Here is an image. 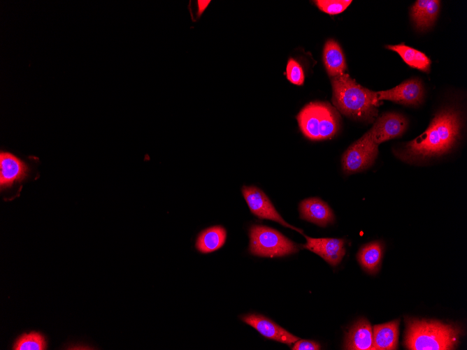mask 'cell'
<instances>
[{
    "mask_svg": "<svg viewBox=\"0 0 467 350\" xmlns=\"http://www.w3.org/2000/svg\"><path fill=\"white\" fill-rule=\"evenodd\" d=\"M461 113L453 108L442 110L421 135L407 143L398 154L408 162L424 161L442 156L457 143L461 130Z\"/></svg>",
    "mask_w": 467,
    "mask_h": 350,
    "instance_id": "6da1fadb",
    "label": "cell"
},
{
    "mask_svg": "<svg viewBox=\"0 0 467 350\" xmlns=\"http://www.w3.org/2000/svg\"><path fill=\"white\" fill-rule=\"evenodd\" d=\"M332 101L344 115L359 121L374 122L381 104L377 92L359 85L347 73L331 78Z\"/></svg>",
    "mask_w": 467,
    "mask_h": 350,
    "instance_id": "7a4b0ae2",
    "label": "cell"
},
{
    "mask_svg": "<svg viewBox=\"0 0 467 350\" xmlns=\"http://www.w3.org/2000/svg\"><path fill=\"white\" fill-rule=\"evenodd\" d=\"M405 346L410 350H450L458 343L461 330L456 326L426 319L405 320Z\"/></svg>",
    "mask_w": 467,
    "mask_h": 350,
    "instance_id": "3957f363",
    "label": "cell"
},
{
    "mask_svg": "<svg viewBox=\"0 0 467 350\" xmlns=\"http://www.w3.org/2000/svg\"><path fill=\"white\" fill-rule=\"evenodd\" d=\"M302 133L308 139L320 140L334 136L339 131L340 117L329 103L310 102L296 116Z\"/></svg>",
    "mask_w": 467,
    "mask_h": 350,
    "instance_id": "277c9868",
    "label": "cell"
},
{
    "mask_svg": "<svg viewBox=\"0 0 467 350\" xmlns=\"http://www.w3.org/2000/svg\"><path fill=\"white\" fill-rule=\"evenodd\" d=\"M249 251L257 256H285L299 251L296 244L275 229L253 225L249 231Z\"/></svg>",
    "mask_w": 467,
    "mask_h": 350,
    "instance_id": "5b68a950",
    "label": "cell"
},
{
    "mask_svg": "<svg viewBox=\"0 0 467 350\" xmlns=\"http://www.w3.org/2000/svg\"><path fill=\"white\" fill-rule=\"evenodd\" d=\"M378 146L369 130L344 152L341 159L344 173L349 175L369 168L377 158Z\"/></svg>",
    "mask_w": 467,
    "mask_h": 350,
    "instance_id": "8992f818",
    "label": "cell"
},
{
    "mask_svg": "<svg viewBox=\"0 0 467 350\" xmlns=\"http://www.w3.org/2000/svg\"><path fill=\"white\" fill-rule=\"evenodd\" d=\"M243 196L250 208V212L261 219H269L290 228L301 234L302 230L287 223L274 207L265 193L255 186H243Z\"/></svg>",
    "mask_w": 467,
    "mask_h": 350,
    "instance_id": "52a82bcc",
    "label": "cell"
},
{
    "mask_svg": "<svg viewBox=\"0 0 467 350\" xmlns=\"http://www.w3.org/2000/svg\"><path fill=\"white\" fill-rule=\"evenodd\" d=\"M424 87L419 79H410L385 91L377 92L380 101L388 100L405 105H417L424 99Z\"/></svg>",
    "mask_w": 467,
    "mask_h": 350,
    "instance_id": "ba28073f",
    "label": "cell"
},
{
    "mask_svg": "<svg viewBox=\"0 0 467 350\" xmlns=\"http://www.w3.org/2000/svg\"><path fill=\"white\" fill-rule=\"evenodd\" d=\"M408 120L402 115L387 112L378 117L370 129L373 140L378 145L401 136L406 130Z\"/></svg>",
    "mask_w": 467,
    "mask_h": 350,
    "instance_id": "9c48e42d",
    "label": "cell"
},
{
    "mask_svg": "<svg viewBox=\"0 0 467 350\" xmlns=\"http://www.w3.org/2000/svg\"><path fill=\"white\" fill-rule=\"evenodd\" d=\"M306 243L303 247L321 256L325 261L336 266L345 254V241L339 238H313L304 235Z\"/></svg>",
    "mask_w": 467,
    "mask_h": 350,
    "instance_id": "30bf717a",
    "label": "cell"
},
{
    "mask_svg": "<svg viewBox=\"0 0 467 350\" xmlns=\"http://www.w3.org/2000/svg\"><path fill=\"white\" fill-rule=\"evenodd\" d=\"M241 320L254 328L265 337L291 345L299 340L268 318L258 314H247Z\"/></svg>",
    "mask_w": 467,
    "mask_h": 350,
    "instance_id": "8fae6325",
    "label": "cell"
},
{
    "mask_svg": "<svg viewBox=\"0 0 467 350\" xmlns=\"http://www.w3.org/2000/svg\"><path fill=\"white\" fill-rule=\"evenodd\" d=\"M28 167L20 158L9 152L0 153V185L6 189L22 181L27 175Z\"/></svg>",
    "mask_w": 467,
    "mask_h": 350,
    "instance_id": "7c38bea8",
    "label": "cell"
},
{
    "mask_svg": "<svg viewBox=\"0 0 467 350\" xmlns=\"http://www.w3.org/2000/svg\"><path fill=\"white\" fill-rule=\"evenodd\" d=\"M300 218L315 224L319 226H326L333 223L334 214L326 203L319 198H309L299 204Z\"/></svg>",
    "mask_w": 467,
    "mask_h": 350,
    "instance_id": "4fadbf2b",
    "label": "cell"
},
{
    "mask_svg": "<svg viewBox=\"0 0 467 350\" xmlns=\"http://www.w3.org/2000/svg\"><path fill=\"white\" fill-rule=\"evenodd\" d=\"M343 348L351 350H373L372 326L366 319L357 321L346 334Z\"/></svg>",
    "mask_w": 467,
    "mask_h": 350,
    "instance_id": "5bb4252c",
    "label": "cell"
},
{
    "mask_svg": "<svg viewBox=\"0 0 467 350\" xmlns=\"http://www.w3.org/2000/svg\"><path fill=\"white\" fill-rule=\"evenodd\" d=\"M440 1L418 0L411 8L410 16L419 31L429 29L435 22L440 10Z\"/></svg>",
    "mask_w": 467,
    "mask_h": 350,
    "instance_id": "9a60e30c",
    "label": "cell"
},
{
    "mask_svg": "<svg viewBox=\"0 0 467 350\" xmlns=\"http://www.w3.org/2000/svg\"><path fill=\"white\" fill-rule=\"evenodd\" d=\"M398 320L375 325L373 330V350L396 349L398 338Z\"/></svg>",
    "mask_w": 467,
    "mask_h": 350,
    "instance_id": "2e32d148",
    "label": "cell"
},
{
    "mask_svg": "<svg viewBox=\"0 0 467 350\" xmlns=\"http://www.w3.org/2000/svg\"><path fill=\"white\" fill-rule=\"evenodd\" d=\"M323 61L328 75L336 77L345 73L347 68L343 52L339 44L329 39L324 47Z\"/></svg>",
    "mask_w": 467,
    "mask_h": 350,
    "instance_id": "e0dca14e",
    "label": "cell"
},
{
    "mask_svg": "<svg viewBox=\"0 0 467 350\" xmlns=\"http://www.w3.org/2000/svg\"><path fill=\"white\" fill-rule=\"evenodd\" d=\"M227 231L222 226H213L202 231L196 240V249L208 254L220 249L225 243Z\"/></svg>",
    "mask_w": 467,
    "mask_h": 350,
    "instance_id": "ac0fdd59",
    "label": "cell"
},
{
    "mask_svg": "<svg viewBox=\"0 0 467 350\" xmlns=\"http://www.w3.org/2000/svg\"><path fill=\"white\" fill-rule=\"evenodd\" d=\"M383 252L384 247L381 242H371L360 249L357 259L366 272L373 274L380 268Z\"/></svg>",
    "mask_w": 467,
    "mask_h": 350,
    "instance_id": "d6986e66",
    "label": "cell"
},
{
    "mask_svg": "<svg viewBox=\"0 0 467 350\" xmlns=\"http://www.w3.org/2000/svg\"><path fill=\"white\" fill-rule=\"evenodd\" d=\"M386 48L397 52L410 67L424 72H429L431 60L424 53L407 46L404 43L387 45Z\"/></svg>",
    "mask_w": 467,
    "mask_h": 350,
    "instance_id": "ffe728a7",
    "label": "cell"
},
{
    "mask_svg": "<svg viewBox=\"0 0 467 350\" xmlns=\"http://www.w3.org/2000/svg\"><path fill=\"white\" fill-rule=\"evenodd\" d=\"M47 344L44 336L38 332L24 333L15 342L14 350H44Z\"/></svg>",
    "mask_w": 467,
    "mask_h": 350,
    "instance_id": "44dd1931",
    "label": "cell"
},
{
    "mask_svg": "<svg viewBox=\"0 0 467 350\" xmlns=\"http://www.w3.org/2000/svg\"><path fill=\"white\" fill-rule=\"evenodd\" d=\"M351 0H317V6L322 11L329 15H336L343 12L352 3Z\"/></svg>",
    "mask_w": 467,
    "mask_h": 350,
    "instance_id": "7402d4cb",
    "label": "cell"
},
{
    "mask_svg": "<svg viewBox=\"0 0 467 350\" xmlns=\"http://www.w3.org/2000/svg\"><path fill=\"white\" fill-rule=\"evenodd\" d=\"M287 80L292 84L302 85L304 82V73L301 65L294 59H289L286 68Z\"/></svg>",
    "mask_w": 467,
    "mask_h": 350,
    "instance_id": "603a6c76",
    "label": "cell"
},
{
    "mask_svg": "<svg viewBox=\"0 0 467 350\" xmlns=\"http://www.w3.org/2000/svg\"><path fill=\"white\" fill-rule=\"evenodd\" d=\"M320 344L315 341L298 340L294 342L292 350H319Z\"/></svg>",
    "mask_w": 467,
    "mask_h": 350,
    "instance_id": "cb8c5ba5",
    "label": "cell"
},
{
    "mask_svg": "<svg viewBox=\"0 0 467 350\" xmlns=\"http://www.w3.org/2000/svg\"><path fill=\"white\" fill-rule=\"evenodd\" d=\"M210 2V1H196L195 3L194 1V4L196 5V8L189 6L188 9L189 10L191 14L196 10V13L192 16V21H196L201 17Z\"/></svg>",
    "mask_w": 467,
    "mask_h": 350,
    "instance_id": "d4e9b609",
    "label": "cell"
}]
</instances>
